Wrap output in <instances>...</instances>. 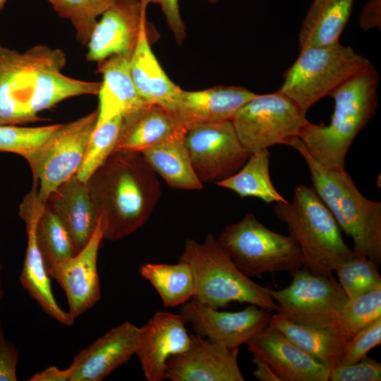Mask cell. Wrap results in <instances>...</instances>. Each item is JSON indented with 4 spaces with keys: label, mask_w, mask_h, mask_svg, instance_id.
Here are the masks:
<instances>
[{
    "label": "cell",
    "mask_w": 381,
    "mask_h": 381,
    "mask_svg": "<svg viewBox=\"0 0 381 381\" xmlns=\"http://www.w3.org/2000/svg\"><path fill=\"white\" fill-rule=\"evenodd\" d=\"M66 63L60 49L36 45L20 52L0 42V125L41 121L40 111L64 99L97 95L101 82L64 75Z\"/></svg>",
    "instance_id": "cell-1"
},
{
    "label": "cell",
    "mask_w": 381,
    "mask_h": 381,
    "mask_svg": "<svg viewBox=\"0 0 381 381\" xmlns=\"http://www.w3.org/2000/svg\"><path fill=\"white\" fill-rule=\"evenodd\" d=\"M86 183L103 239L110 241L141 228L161 197L157 174L140 152L114 151Z\"/></svg>",
    "instance_id": "cell-2"
},
{
    "label": "cell",
    "mask_w": 381,
    "mask_h": 381,
    "mask_svg": "<svg viewBox=\"0 0 381 381\" xmlns=\"http://www.w3.org/2000/svg\"><path fill=\"white\" fill-rule=\"evenodd\" d=\"M378 84V73L371 64L330 93L334 109L328 125L308 121L303 126L298 138L320 164L331 169H345L351 146L377 110Z\"/></svg>",
    "instance_id": "cell-3"
},
{
    "label": "cell",
    "mask_w": 381,
    "mask_h": 381,
    "mask_svg": "<svg viewBox=\"0 0 381 381\" xmlns=\"http://www.w3.org/2000/svg\"><path fill=\"white\" fill-rule=\"evenodd\" d=\"M303 157L313 188L330 211L339 228L351 238L353 250L379 265L381 262V202L358 190L344 170L328 169L318 162L298 138L288 143Z\"/></svg>",
    "instance_id": "cell-4"
},
{
    "label": "cell",
    "mask_w": 381,
    "mask_h": 381,
    "mask_svg": "<svg viewBox=\"0 0 381 381\" xmlns=\"http://www.w3.org/2000/svg\"><path fill=\"white\" fill-rule=\"evenodd\" d=\"M274 210L299 247L303 266L313 273L332 276L338 265L354 253L313 187L298 185L292 200L276 202Z\"/></svg>",
    "instance_id": "cell-5"
},
{
    "label": "cell",
    "mask_w": 381,
    "mask_h": 381,
    "mask_svg": "<svg viewBox=\"0 0 381 381\" xmlns=\"http://www.w3.org/2000/svg\"><path fill=\"white\" fill-rule=\"evenodd\" d=\"M186 262L194 281L193 300L219 309L231 302L253 304L268 311H279L272 289L260 285L245 274L212 234L202 243L188 238L179 260Z\"/></svg>",
    "instance_id": "cell-6"
},
{
    "label": "cell",
    "mask_w": 381,
    "mask_h": 381,
    "mask_svg": "<svg viewBox=\"0 0 381 381\" xmlns=\"http://www.w3.org/2000/svg\"><path fill=\"white\" fill-rule=\"evenodd\" d=\"M368 59L339 42L300 49L279 90L306 112L353 75L370 66Z\"/></svg>",
    "instance_id": "cell-7"
},
{
    "label": "cell",
    "mask_w": 381,
    "mask_h": 381,
    "mask_svg": "<svg viewBox=\"0 0 381 381\" xmlns=\"http://www.w3.org/2000/svg\"><path fill=\"white\" fill-rule=\"evenodd\" d=\"M217 241L235 265L248 277L266 273H291L303 267L296 242L274 232L248 213L224 229Z\"/></svg>",
    "instance_id": "cell-8"
},
{
    "label": "cell",
    "mask_w": 381,
    "mask_h": 381,
    "mask_svg": "<svg viewBox=\"0 0 381 381\" xmlns=\"http://www.w3.org/2000/svg\"><path fill=\"white\" fill-rule=\"evenodd\" d=\"M306 112L279 90L256 94L236 114L232 123L244 148L253 153L298 138L308 122Z\"/></svg>",
    "instance_id": "cell-9"
},
{
    "label": "cell",
    "mask_w": 381,
    "mask_h": 381,
    "mask_svg": "<svg viewBox=\"0 0 381 381\" xmlns=\"http://www.w3.org/2000/svg\"><path fill=\"white\" fill-rule=\"evenodd\" d=\"M291 274L292 279L287 286L271 290L279 306L278 313L295 323L334 330L348 301L339 282L333 275L317 274L305 267Z\"/></svg>",
    "instance_id": "cell-10"
},
{
    "label": "cell",
    "mask_w": 381,
    "mask_h": 381,
    "mask_svg": "<svg viewBox=\"0 0 381 381\" xmlns=\"http://www.w3.org/2000/svg\"><path fill=\"white\" fill-rule=\"evenodd\" d=\"M97 120V110L61 124L29 164L38 198L44 204L54 190L77 174Z\"/></svg>",
    "instance_id": "cell-11"
},
{
    "label": "cell",
    "mask_w": 381,
    "mask_h": 381,
    "mask_svg": "<svg viewBox=\"0 0 381 381\" xmlns=\"http://www.w3.org/2000/svg\"><path fill=\"white\" fill-rule=\"evenodd\" d=\"M184 142L195 174L202 183H216L232 176L251 154L240 142L231 121L190 124Z\"/></svg>",
    "instance_id": "cell-12"
},
{
    "label": "cell",
    "mask_w": 381,
    "mask_h": 381,
    "mask_svg": "<svg viewBox=\"0 0 381 381\" xmlns=\"http://www.w3.org/2000/svg\"><path fill=\"white\" fill-rule=\"evenodd\" d=\"M180 315L201 337L229 348H238L269 325L270 311L248 304L236 312L221 311L193 299L181 306Z\"/></svg>",
    "instance_id": "cell-13"
},
{
    "label": "cell",
    "mask_w": 381,
    "mask_h": 381,
    "mask_svg": "<svg viewBox=\"0 0 381 381\" xmlns=\"http://www.w3.org/2000/svg\"><path fill=\"white\" fill-rule=\"evenodd\" d=\"M147 7L140 0H116L92 31L87 59L98 63L114 55L131 56L142 30L149 25Z\"/></svg>",
    "instance_id": "cell-14"
},
{
    "label": "cell",
    "mask_w": 381,
    "mask_h": 381,
    "mask_svg": "<svg viewBox=\"0 0 381 381\" xmlns=\"http://www.w3.org/2000/svg\"><path fill=\"white\" fill-rule=\"evenodd\" d=\"M238 348H229L190 334L188 348L167 363L172 381H244L238 363Z\"/></svg>",
    "instance_id": "cell-15"
},
{
    "label": "cell",
    "mask_w": 381,
    "mask_h": 381,
    "mask_svg": "<svg viewBox=\"0 0 381 381\" xmlns=\"http://www.w3.org/2000/svg\"><path fill=\"white\" fill-rule=\"evenodd\" d=\"M185 323L180 313L160 310L139 327L135 355L148 381L166 379L168 360L188 348L190 334Z\"/></svg>",
    "instance_id": "cell-16"
},
{
    "label": "cell",
    "mask_w": 381,
    "mask_h": 381,
    "mask_svg": "<svg viewBox=\"0 0 381 381\" xmlns=\"http://www.w3.org/2000/svg\"><path fill=\"white\" fill-rule=\"evenodd\" d=\"M102 239L99 219L92 238L82 250L48 270L50 277H54L64 290L68 312L74 320L101 298L97 256Z\"/></svg>",
    "instance_id": "cell-17"
},
{
    "label": "cell",
    "mask_w": 381,
    "mask_h": 381,
    "mask_svg": "<svg viewBox=\"0 0 381 381\" xmlns=\"http://www.w3.org/2000/svg\"><path fill=\"white\" fill-rule=\"evenodd\" d=\"M253 357L266 362L282 381H328L331 368L268 325L247 343Z\"/></svg>",
    "instance_id": "cell-18"
},
{
    "label": "cell",
    "mask_w": 381,
    "mask_h": 381,
    "mask_svg": "<svg viewBox=\"0 0 381 381\" xmlns=\"http://www.w3.org/2000/svg\"><path fill=\"white\" fill-rule=\"evenodd\" d=\"M139 327L126 321L111 328L74 358L70 381H101L135 355Z\"/></svg>",
    "instance_id": "cell-19"
},
{
    "label": "cell",
    "mask_w": 381,
    "mask_h": 381,
    "mask_svg": "<svg viewBox=\"0 0 381 381\" xmlns=\"http://www.w3.org/2000/svg\"><path fill=\"white\" fill-rule=\"evenodd\" d=\"M256 93L240 86H215L188 91L181 89L168 109L184 126L198 122L232 121Z\"/></svg>",
    "instance_id": "cell-20"
},
{
    "label": "cell",
    "mask_w": 381,
    "mask_h": 381,
    "mask_svg": "<svg viewBox=\"0 0 381 381\" xmlns=\"http://www.w3.org/2000/svg\"><path fill=\"white\" fill-rule=\"evenodd\" d=\"M42 208L33 203L23 204L19 215L25 223L28 243L23 266L19 276L20 284L42 309L59 323L71 326L74 320L57 303L51 286L50 276L39 250L35 229Z\"/></svg>",
    "instance_id": "cell-21"
},
{
    "label": "cell",
    "mask_w": 381,
    "mask_h": 381,
    "mask_svg": "<svg viewBox=\"0 0 381 381\" xmlns=\"http://www.w3.org/2000/svg\"><path fill=\"white\" fill-rule=\"evenodd\" d=\"M46 205L65 225L79 252L92 238L99 220L87 183L74 175L51 193Z\"/></svg>",
    "instance_id": "cell-22"
},
{
    "label": "cell",
    "mask_w": 381,
    "mask_h": 381,
    "mask_svg": "<svg viewBox=\"0 0 381 381\" xmlns=\"http://www.w3.org/2000/svg\"><path fill=\"white\" fill-rule=\"evenodd\" d=\"M129 56L114 55L97 63L102 81L97 93L96 127L117 116H124L146 102L139 95L130 72Z\"/></svg>",
    "instance_id": "cell-23"
},
{
    "label": "cell",
    "mask_w": 381,
    "mask_h": 381,
    "mask_svg": "<svg viewBox=\"0 0 381 381\" xmlns=\"http://www.w3.org/2000/svg\"><path fill=\"white\" fill-rule=\"evenodd\" d=\"M186 129L162 106L145 103L122 116L114 151L141 152Z\"/></svg>",
    "instance_id": "cell-24"
},
{
    "label": "cell",
    "mask_w": 381,
    "mask_h": 381,
    "mask_svg": "<svg viewBox=\"0 0 381 381\" xmlns=\"http://www.w3.org/2000/svg\"><path fill=\"white\" fill-rule=\"evenodd\" d=\"M150 25L144 28L130 59V72L144 102L170 108L181 87L165 73L151 48Z\"/></svg>",
    "instance_id": "cell-25"
},
{
    "label": "cell",
    "mask_w": 381,
    "mask_h": 381,
    "mask_svg": "<svg viewBox=\"0 0 381 381\" xmlns=\"http://www.w3.org/2000/svg\"><path fill=\"white\" fill-rule=\"evenodd\" d=\"M353 4V0H313L298 33L300 49L339 43Z\"/></svg>",
    "instance_id": "cell-26"
},
{
    "label": "cell",
    "mask_w": 381,
    "mask_h": 381,
    "mask_svg": "<svg viewBox=\"0 0 381 381\" xmlns=\"http://www.w3.org/2000/svg\"><path fill=\"white\" fill-rule=\"evenodd\" d=\"M184 133L171 136L140 152L153 171L169 186L188 190H201L203 183L193 169Z\"/></svg>",
    "instance_id": "cell-27"
},
{
    "label": "cell",
    "mask_w": 381,
    "mask_h": 381,
    "mask_svg": "<svg viewBox=\"0 0 381 381\" xmlns=\"http://www.w3.org/2000/svg\"><path fill=\"white\" fill-rule=\"evenodd\" d=\"M268 325L317 361L330 368L338 364L346 342L332 329L295 323L278 312L271 315Z\"/></svg>",
    "instance_id": "cell-28"
},
{
    "label": "cell",
    "mask_w": 381,
    "mask_h": 381,
    "mask_svg": "<svg viewBox=\"0 0 381 381\" xmlns=\"http://www.w3.org/2000/svg\"><path fill=\"white\" fill-rule=\"evenodd\" d=\"M270 155L267 149L251 153L237 172L216 184L236 193L241 198H257L266 203L286 201L272 182Z\"/></svg>",
    "instance_id": "cell-29"
},
{
    "label": "cell",
    "mask_w": 381,
    "mask_h": 381,
    "mask_svg": "<svg viewBox=\"0 0 381 381\" xmlns=\"http://www.w3.org/2000/svg\"><path fill=\"white\" fill-rule=\"evenodd\" d=\"M139 273L155 288L167 308L181 306L193 298V277L189 265L183 261L145 263L140 267Z\"/></svg>",
    "instance_id": "cell-30"
},
{
    "label": "cell",
    "mask_w": 381,
    "mask_h": 381,
    "mask_svg": "<svg viewBox=\"0 0 381 381\" xmlns=\"http://www.w3.org/2000/svg\"><path fill=\"white\" fill-rule=\"evenodd\" d=\"M35 234L47 272L78 253L68 229L46 204L37 221Z\"/></svg>",
    "instance_id": "cell-31"
},
{
    "label": "cell",
    "mask_w": 381,
    "mask_h": 381,
    "mask_svg": "<svg viewBox=\"0 0 381 381\" xmlns=\"http://www.w3.org/2000/svg\"><path fill=\"white\" fill-rule=\"evenodd\" d=\"M381 318V285L348 299L340 312L334 331L345 342L361 329Z\"/></svg>",
    "instance_id": "cell-32"
},
{
    "label": "cell",
    "mask_w": 381,
    "mask_h": 381,
    "mask_svg": "<svg viewBox=\"0 0 381 381\" xmlns=\"http://www.w3.org/2000/svg\"><path fill=\"white\" fill-rule=\"evenodd\" d=\"M61 125L37 127L0 125V152L20 155L30 164Z\"/></svg>",
    "instance_id": "cell-33"
},
{
    "label": "cell",
    "mask_w": 381,
    "mask_h": 381,
    "mask_svg": "<svg viewBox=\"0 0 381 381\" xmlns=\"http://www.w3.org/2000/svg\"><path fill=\"white\" fill-rule=\"evenodd\" d=\"M378 265L367 256L353 253L336 268L339 283L348 299L368 292L381 285Z\"/></svg>",
    "instance_id": "cell-34"
},
{
    "label": "cell",
    "mask_w": 381,
    "mask_h": 381,
    "mask_svg": "<svg viewBox=\"0 0 381 381\" xmlns=\"http://www.w3.org/2000/svg\"><path fill=\"white\" fill-rule=\"evenodd\" d=\"M116 0H56L52 5L61 18L70 20L79 42L87 45L92 31L101 16Z\"/></svg>",
    "instance_id": "cell-35"
},
{
    "label": "cell",
    "mask_w": 381,
    "mask_h": 381,
    "mask_svg": "<svg viewBox=\"0 0 381 381\" xmlns=\"http://www.w3.org/2000/svg\"><path fill=\"white\" fill-rule=\"evenodd\" d=\"M121 118V116H117L95 128L83 162L76 174V176L82 181L86 183L114 151Z\"/></svg>",
    "instance_id": "cell-36"
},
{
    "label": "cell",
    "mask_w": 381,
    "mask_h": 381,
    "mask_svg": "<svg viewBox=\"0 0 381 381\" xmlns=\"http://www.w3.org/2000/svg\"><path fill=\"white\" fill-rule=\"evenodd\" d=\"M381 344V318L367 325L344 345L338 364L346 365L359 361Z\"/></svg>",
    "instance_id": "cell-37"
},
{
    "label": "cell",
    "mask_w": 381,
    "mask_h": 381,
    "mask_svg": "<svg viewBox=\"0 0 381 381\" xmlns=\"http://www.w3.org/2000/svg\"><path fill=\"white\" fill-rule=\"evenodd\" d=\"M381 363L368 356L358 362L337 364L330 369L328 381H380Z\"/></svg>",
    "instance_id": "cell-38"
},
{
    "label": "cell",
    "mask_w": 381,
    "mask_h": 381,
    "mask_svg": "<svg viewBox=\"0 0 381 381\" xmlns=\"http://www.w3.org/2000/svg\"><path fill=\"white\" fill-rule=\"evenodd\" d=\"M148 6L157 4L163 11L167 25L178 45H181L186 38V27L180 14L179 0H140Z\"/></svg>",
    "instance_id": "cell-39"
},
{
    "label": "cell",
    "mask_w": 381,
    "mask_h": 381,
    "mask_svg": "<svg viewBox=\"0 0 381 381\" xmlns=\"http://www.w3.org/2000/svg\"><path fill=\"white\" fill-rule=\"evenodd\" d=\"M20 353L16 346L6 339L0 320V381H16V368Z\"/></svg>",
    "instance_id": "cell-40"
},
{
    "label": "cell",
    "mask_w": 381,
    "mask_h": 381,
    "mask_svg": "<svg viewBox=\"0 0 381 381\" xmlns=\"http://www.w3.org/2000/svg\"><path fill=\"white\" fill-rule=\"evenodd\" d=\"M381 0H369L363 7L360 16V26L364 30L380 28Z\"/></svg>",
    "instance_id": "cell-41"
},
{
    "label": "cell",
    "mask_w": 381,
    "mask_h": 381,
    "mask_svg": "<svg viewBox=\"0 0 381 381\" xmlns=\"http://www.w3.org/2000/svg\"><path fill=\"white\" fill-rule=\"evenodd\" d=\"M72 367L70 365L66 369H59L50 366L31 376L28 381H70Z\"/></svg>",
    "instance_id": "cell-42"
},
{
    "label": "cell",
    "mask_w": 381,
    "mask_h": 381,
    "mask_svg": "<svg viewBox=\"0 0 381 381\" xmlns=\"http://www.w3.org/2000/svg\"><path fill=\"white\" fill-rule=\"evenodd\" d=\"M252 362L256 365L253 370L254 377L260 381H282L274 370L264 361L253 357Z\"/></svg>",
    "instance_id": "cell-43"
},
{
    "label": "cell",
    "mask_w": 381,
    "mask_h": 381,
    "mask_svg": "<svg viewBox=\"0 0 381 381\" xmlns=\"http://www.w3.org/2000/svg\"><path fill=\"white\" fill-rule=\"evenodd\" d=\"M1 270H2V266H1V264L0 262V301L4 298V291H3V289H2V283H1Z\"/></svg>",
    "instance_id": "cell-44"
},
{
    "label": "cell",
    "mask_w": 381,
    "mask_h": 381,
    "mask_svg": "<svg viewBox=\"0 0 381 381\" xmlns=\"http://www.w3.org/2000/svg\"><path fill=\"white\" fill-rule=\"evenodd\" d=\"M7 1L8 0H0V11L2 10Z\"/></svg>",
    "instance_id": "cell-45"
},
{
    "label": "cell",
    "mask_w": 381,
    "mask_h": 381,
    "mask_svg": "<svg viewBox=\"0 0 381 381\" xmlns=\"http://www.w3.org/2000/svg\"><path fill=\"white\" fill-rule=\"evenodd\" d=\"M209 3H211V4H215L216 2H217L219 0H207Z\"/></svg>",
    "instance_id": "cell-46"
},
{
    "label": "cell",
    "mask_w": 381,
    "mask_h": 381,
    "mask_svg": "<svg viewBox=\"0 0 381 381\" xmlns=\"http://www.w3.org/2000/svg\"><path fill=\"white\" fill-rule=\"evenodd\" d=\"M51 4H53L56 0H47Z\"/></svg>",
    "instance_id": "cell-47"
}]
</instances>
